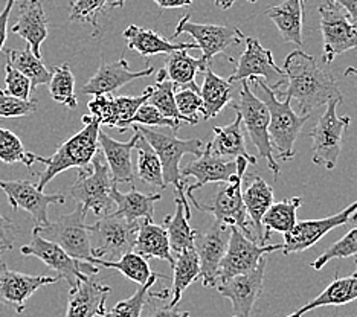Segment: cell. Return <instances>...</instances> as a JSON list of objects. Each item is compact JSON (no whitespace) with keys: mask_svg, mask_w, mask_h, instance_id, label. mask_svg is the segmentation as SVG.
Listing matches in <instances>:
<instances>
[{"mask_svg":"<svg viewBox=\"0 0 357 317\" xmlns=\"http://www.w3.org/2000/svg\"><path fill=\"white\" fill-rule=\"evenodd\" d=\"M59 281V276H31L15 272L5 263H0V305L22 314L26 310L29 297L38 288Z\"/></svg>","mask_w":357,"mask_h":317,"instance_id":"18","label":"cell"},{"mask_svg":"<svg viewBox=\"0 0 357 317\" xmlns=\"http://www.w3.org/2000/svg\"><path fill=\"white\" fill-rule=\"evenodd\" d=\"M38 107L37 98H31L29 101H22L8 95L0 88V118H23L36 113Z\"/></svg>","mask_w":357,"mask_h":317,"instance_id":"48","label":"cell"},{"mask_svg":"<svg viewBox=\"0 0 357 317\" xmlns=\"http://www.w3.org/2000/svg\"><path fill=\"white\" fill-rule=\"evenodd\" d=\"M248 83L255 96L259 98L269 110V136L272 146L278 153V159L290 160L295 156L298 136L301 134V130L310 115H299L291 107L290 100H280L277 96L275 91L281 86L282 79L273 86H269L261 78H250Z\"/></svg>","mask_w":357,"mask_h":317,"instance_id":"2","label":"cell"},{"mask_svg":"<svg viewBox=\"0 0 357 317\" xmlns=\"http://www.w3.org/2000/svg\"><path fill=\"white\" fill-rule=\"evenodd\" d=\"M301 197H291L278 203H273V205L267 209V212L261 219L266 242L269 241L272 232L287 235L295 229V226L298 223L296 212L298 209L301 208Z\"/></svg>","mask_w":357,"mask_h":317,"instance_id":"36","label":"cell"},{"mask_svg":"<svg viewBox=\"0 0 357 317\" xmlns=\"http://www.w3.org/2000/svg\"><path fill=\"white\" fill-rule=\"evenodd\" d=\"M135 125V124H133ZM145 141H147L153 150L156 151L162 165V176H164L165 186L173 185L177 192H185L186 182L181 174V160L186 154L200 157L205 151V144L200 139H178L176 132H165L164 128H151L135 125Z\"/></svg>","mask_w":357,"mask_h":317,"instance_id":"4","label":"cell"},{"mask_svg":"<svg viewBox=\"0 0 357 317\" xmlns=\"http://www.w3.org/2000/svg\"><path fill=\"white\" fill-rule=\"evenodd\" d=\"M182 34H190L196 40L197 49L202 51V64L205 69L213 66L214 56L223 54L231 46H238L246 36L238 28L226 26V24H205L192 23L191 14H186L177 23L174 37Z\"/></svg>","mask_w":357,"mask_h":317,"instance_id":"12","label":"cell"},{"mask_svg":"<svg viewBox=\"0 0 357 317\" xmlns=\"http://www.w3.org/2000/svg\"><path fill=\"white\" fill-rule=\"evenodd\" d=\"M20 254L38 258L40 261H43L47 267L59 273L56 276L60 279L68 281L70 288L77 287L79 281L89 278V276H95L100 272V267L74 259L55 242L43 240L36 232H32L31 241L20 247Z\"/></svg>","mask_w":357,"mask_h":317,"instance_id":"11","label":"cell"},{"mask_svg":"<svg viewBox=\"0 0 357 317\" xmlns=\"http://www.w3.org/2000/svg\"><path fill=\"white\" fill-rule=\"evenodd\" d=\"M5 92L8 95L17 98V100L22 101H29L32 92H34L29 78H26L19 70L11 68L10 64L5 66Z\"/></svg>","mask_w":357,"mask_h":317,"instance_id":"51","label":"cell"},{"mask_svg":"<svg viewBox=\"0 0 357 317\" xmlns=\"http://www.w3.org/2000/svg\"><path fill=\"white\" fill-rule=\"evenodd\" d=\"M158 279H160V275L153 273L145 286L137 288L132 297L118 302L110 311L105 313L104 317H141L144 307L150 299H167L169 296V290L151 291V287L158 282Z\"/></svg>","mask_w":357,"mask_h":317,"instance_id":"39","label":"cell"},{"mask_svg":"<svg viewBox=\"0 0 357 317\" xmlns=\"http://www.w3.org/2000/svg\"><path fill=\"white\" fill-rule=\"evenodd\" d=\"M356 275H357V258H356V272H354Z\"/></svg>","mask_w":357,"mask_h":317,"instance_id":"60","label":"cell"},{"mask_svg":"<svg viewBox=\"0 0 357 317\" xmlns=\"http://www.w3.org/2000/svg\"><path fill=\"white\" fill-rule=\"evenodd\" d=\"M162 199V194H144L132 188L128 192H121L116 185L112 188V200L116 210L113 214L127 219L130 223L141 222V218L153 222L154 205Z\"/></svg>","mask_w":357,"mask_h":317,"instance_id":"29","label":"cell"},{"mask_svg":"<svg viewBox=\"0 0 357 317\" xmlns=\"http://www.w3.org/2000/svg\"><path fill=\"white\" fill-rule=\"evenodd\" d=\"M284 77L286 91L281 86L275 91L278 98L295 101L298 104L299 115H310L312 110L321 105H327L330 101H344L342 92L339 91L333 73L318 66L316 59L296 49L284 61Z\"/></svg>","mask_w":357,"mask_h":317,"instance_id":"1","label":"cell"},{"mask_svg":"<svg viewBox=\"0 0 357 317\" xmlns=\"http://www.w3.org/2000/svg\"><path fill=\"white\" fill-rule=\"evenodd\" d=\"M182 178L185 180L186 177H194L196 183L186 185L185 195L186 199H194V191L204 188L208 183H226L231 178L238 174V165L237 159L235 160H226L222 157L214 156L211 153L209 146H205V151L200 157H196L188 165L181 168Z\"/></svg>","mask_w":357,"mask_h":317,"instance_id":"20","label":"cell"},{"mask_svg":"<svg viewBox=\"0 0 357 317\" xmlns=\"http://www.w3.org/2000/svg\"><path fill=\"white\" fill-rule=\"evenodd\" d=\"M124 38L127 40V47L130 51H136L142 56H153L159 54H172L182 49H197L196 43H174L165 37L159 36L158 32L145 29L136 24H130L124 31Z\"/></svg>","mask_w":357,"mask_h":317,"instance_id":"31","label":"cell"},{"mask_svg":"<svg viewBox=\"0 0 357 317\" xmlns=\"http://www.w3.org/2000/svg\"><path fill=\"white\" fill-rule=\"evenodd\" d=\"M149 317H190L188 311H178L176 308H156Z\"/></svg>","mask_w":357,"mask_h":317,"instance_id":"55","label":"cell"},{"mask_svg":"<svg viewBox=\"0 0 357 317\" xmlns=\"http://www.w3.org/2000/svg\"><path fill=\"white\" fill-rule=\"evenodd\" d=\"M0 190L5 192L14 212L23 209L34 218L36 226L42 227L50 223L47 209L52 205H64L66 197L61 192L45 194L28 180H0Z\"/></svg>","mask_w":357,"mask_h":317,"instance_id":"15","label":"cell"},{"mask_svg":"<svg viewBox=\"0 0 357 317\" xmlns=\"http://www.w3.org/2000/svg\"><path fill=\"white\" fill-rule=\"evenodd\" d=\"M150 88H151V92H150V98H149L147 104L153 105V107L159 110L165 118L177 121L178 124L183 125L185 122H183L182 116L178 115L177 107H176V100H174L176 88H174L172 81L156 79V83H154V86H151Z\"/></svg>","mask_w":357,"mask_h":317,"instance_id":"43","label":"cell"},{"mask_svg":"<svg viewBox=\"0 0 357 317\" xmlns=\"http://www.w3.org/2000/svg\"><path fill=\"white\" fill-rule=\"evenodd\" d=\"M231 105L237 111V115L241 116V124L245 125L250 141L258 150L259 157L267 162V167L273 171L275 178H278L280 165L273 157V146L269 136L271 116L266 104L255 96L248 81H243L238 101L231 102Z\"/></svg>","mask_w":357,"mask_h":317,"instance_id":"7","label":"cell"},{"mask_svg":"<svg viewBox=\"0 0 357 317\" xmlns=\"http://www.w3.org/2000/svg\"><path fill=\"white\" fill-rule=\"evenodd\" d=\"M331 2L337 3L342 10H345L348 19L357 24V0H331Z\"/></svg>","mask_w":357,"mask_h":317,"instance_id":"54","label":"cell"},{"mask_svg":"<svg viewBox=\"0 0 357 317\" xmlns=\"http://www.w3.org/2000/svg\"><path fill=\"white\" fill-rule=\"evenodd\" d=\"M151 88L147 87L141 96H115V111L116 124L115 128L119 133H124L127 128L132 127V121L141 105L149 101Z\"/></svg>","mask_w":357,"mask_h":317,"instance_id":"45","label":"cell"},{"mask_svg":"<svg viewBox=\"0 0 357 317\" xmlns=\"http://www.w3.org/2000/svg\"><path fill=\"white\" fill-rule=\"evenodd\" d=\"M353 300H357V275L353 273L347 278H339L336 273V278L330 286L324 290L319 296H316L310 302L298 308L295 313H291L286 317H303L308 311H313L316 308L321 307H330V305H345L350 304Z\"/></svg>","mask_w":357,"mask_h":317,"instance_id":"34","label":"cell"},{"mask_svg":"<svg viewBox=\"0 0 357 317\" xmlns=\"http://www.w3.org/2000/svg\"><path fill=\"white\" fill-rule=\"evenodd\" d=\"M0 160L8 165L23 164L31 168L36 162V154L26 151L19 136L14 134L11 130L0 127Z\"/></svg>","mask_w":357,"mask_h":317,"instance_id":"44","label":"cell"},{"mask_svg":"<svg viewBox=\"0 0 357 317\" xmlns=\"http://www.w3.org/2000/svg\"><path fill=\"white\" fill-rule=\"evenodd\" d=\"M15 0H6L3 10L0 13V52L5 49V43L8 38V23H10V15Z\"/></svg>","mask_w":357,"mask_h":317,"instance_id":"53","label":"cell"},{"mask_svg":"<svg viewBox=\"0 0 357 317\" xmlns=\"http://www.w3.org/2000/svg\"><path fill=\"white\" fill-rule=\"evenodd\" d=\"M6 64L11 68L23 73L26 78H29L32 88H36L42 84H47L51 79V72L46 69L42 59L32 54L29 46L25 49H3Z\"/></svg>","mask_w":357,"mask_h":317,"instance_id":"38","label":"cell"},{"mask_svg":"<svg viewBox=\"0 0 357 317\" xmlns=\"http://www.w3.org/2000/svg\"><path fill=\"white\" fill-rule=\"evenodd\" d=\"M249 185L243 191V203H245L246 214L249 215L250 224L254 226V235L259 246H266L264 229L261 226V219L273 205V188L264 178L250 176Z\"/></svg>","mask_w":357,"mask_h":317,"instance_id":"26","label":"cell"},{"mask_svg":"<svg viewBox=\"0 0 357 317\" xmlns=\"http://www.w3.org/2000/svg\"><path fill=\"white\" fill-rule=\"evenodd\" d=\"M87 210L77 205L74 212L60 215L56 222L47 223L46 226H36L32 232L38 233L43 240L55 242L60 246L69 256L78 261L92 264L93 255L91 247V235L86 224Z\"/></svg>","mask_w":357,"mask_h":317,"instance_id":"8","label":"cell"},{"mask_svg":"<svg viewBox=\"0 0 357 317\" xmlns=\"http://www.w3.org/2000/svg\"><path fill=\"white\" fill-rule=\"evenodd\" d=\"M357 210V200L347 206L340 212L321 218V219H307V222L296 223L295 229L290 233L284 235L282 242V254L291 255V254H301V252L313 247L321 238L326 237L328 232H331L336 227H340L351 222L353 215Z\"/></svg>","mask_w":357,"mask_h":317,"instance_id":"17","label":"cell"},{"mask_svg":"<svg viewBox=\"0 0 357 317\" xmlns=\"http://www.w3.org/2000/svg\"><path fill=\"white\" fill-rule=\"evenodd\" d=\"M133 137L127 142H119L116 139H113V137L102 132V130H100L98 133V145L102 151L105 164L109 167L112 180L115 185L133 183L135 171L132 162V151L135 150L137 136H139V132H137L136 128H133Z\"/></svg>","mask_w":357,"mask_h":317,"instance_id":"25","label":"cell"},{"mask_svg":"<svg viewBox=\"0 0 357 317\" xmlns=\"http://www.w3.org/2000/svg\"><path fill=\"white\" fill-rule=\"evenodd\" d=\"M112 288L92 279V276L79 281L77 287L70 288L66 317H104L105 300Z\"/></svg>","mask_w":357,"mask_h":317,"instance_id":"23","label":"cell"},{"mask_svg":"<svg viewBox=\"0 0 357 317\" xmlns=\"http://www.w3.org/2000/svg\"><path fill=\"white\" fill-rule=\"evenodd\" d=\"M339 101H330L318 124L312 130L313 139V164L333 171L342 151L344 134L350 125V116H337L336 107Z\"/></svg>","mask_w":357,"mask_h":317,"instance_id":"10","label":"cell"},{"mask_svg":"<svg viewBox=\"0 0 357 317\" xmlns=\"http://www.w3.org/2000/svg\"><path fill=\"white\" fill-rule=\"evenodd\" d=\"M178 197L174 200L176 212L174 215H168L164 219V226L167 227L169 247L173 254H182L185 250L194 249V238L196 232L190 226L188 219L191 218V209L186 201L185 192H177Z\"/></svg>","mask_w":357,"mask_h":317,"instance_id":"33","label":"cell"},{"mask_svg":"<svg viewBox=\"0 0 357 317\" xmlns=\"http://www.w3.org/2000/svg\"><path fill=\"white\" fill-rule=\"evenodd\" d=\"M47 86H50V93L55 102L66 105L68 109L72 110L77 109L78 101L75 96V77L68 63L52 68L51 79Z\"/></svg>","mask_w":357,"mask_h":317,"instance_id":"42","label":"cell"},{"mask_svg":"<svg viewBox=\"0 0 357 317\" xmlns=\"http://www.w3.org/2000/svg\"><path fill=\"white\" fill-rule=\"evenodd\" d=\"M211 153L226 160L243 157L249 165H257V157L246 150L245 134L241 130V116L237 115L234 122L225 127H214V139L208 144Z\"/></svg>","mask_w":357,"mask_h":317,"instance_id":"30","label":"cell"},{"mask_svg":"<svg viewBox=\"0 0 357 317\" xmlns=\"http://www.w3.org/2000/svg\"><path fill=\"white\" fill-rule=\"evenodd\" d=\"M135 254L147 258H158L162 261L169 263L173 267L174 256L172 247H169L168 232L164 224H154V222L141 219L139 231L135 242Z\"/></svg>","mask_w":357,"mask_h":317,"instance_id":"32","label":"cell"},{"mask_svg":"<svg viewBox=\"0 0 357 317\" xmlns=\"http://www.w3.org/2000/svg\"><path fill=\"white\" fill-rule=\"evenodd\" d=\"M199 70H206L200 59H194L186 49L168 54L165 68H162L156 79L172 81L174 88H191L200 93V88L196 84V75Z\"/></svg>","mask_w":357,"mask_h":317,"instance_id":"28","label":"cell"},{"mask_svg":"<svg viewBox=\"0 0 357 317\" xmlns=\"http://www.w3.org/2000/svg\"><path fill=\"white\" fill-rule=\"evenodd\" d=\"M174 100L178 115L182 116L185 124H199L197 111H202L200 93L191 91V88H181V91H177L174 93Z\"/></svg>","mask_w":357,"mask_h":317,"instance_id":"47","label":"cell"},{"mask_svg":"<svg viewBox=\"0 0 357 317\" xmlns=\"http://www.w3.org/2000/svg\"><path fill=\"white\" fill-rule=\"evenodd\" d=\"M234 317H235V316H234Z\"/></svg>","mask_w":357,"mask_h":317,"instance_id":"61","label":"cell"},{"mask_svg":"<svg viewBox=\"0 0 357 317\" xmlns=\"http://www.w3.org/2000/svg\"><path fill=\"white\" fill-rule=\"evenodd\" d=\"M344 75L345 77H357V68H347Z\"/></svg>","mask_w":357,"mask_h":317,"instance_id":"58","label":"cell"},{"mask_svg":"<svg viewBox=\"0 0 357 317\" xmlns=\"http://www.w3.org/2000/svg\"><path fill=\"white\" fill-rule=\"evenodd\" d=\"M237 165L238 174L229 182L220 185L209 205H204L196 197L191 199V203L202 212L213 215L217 223L238 227L249 240L257 242L254 231L248 223L246 208L243 203V178H245L249 162L243 157H237Z\"/></svg>","mask_w":357,"mask_h":317,"instance_id":"5","label":"cell"},{"mask_svg":"<svg viewBox=\"0 0 357 317\" xmlns=\"http://www.w3.org/2000/svg\"><path fill=\"white\" fill-rule=\"evenodd\" d=\"M92 264L96 267L115 268V270H118L119 273H123L126 278L136 282L139 287L145 286L153 275L147 259L135 254V252H130V254L121 256L118 261H104V259L93 258Z\"/></svg>","mask_w":357,"mask_h":317,"instance_id":"41","label":"cell"},{"mask_svg":"<svg viewBox=\"0 0 357 317\" xmlns=\"http://www.w3.org/2000/svg\"><path fill=\"white\" fill-rule=\"evenodd\" d=\"M245 40L246 49L238 61L235 63L232 59H229V61L235 63V69L228 79L231 84L237 83V81H248L250 78H264L267 81H272L273 75H284L282 69L273 61V54L271 49H266L254 37H246Z\"/></svg>","mask_w":357,"mask_h":317,"instance_id":"21","label":"cell"},{"mask_svg":"<svg viewBox=\"0 0 357 317\" xmlns=\"http://www.w3.org/2000/svg\"><path fill=\"white\" fill-rule=\"evenodd\" d=\"M154 73L153 66H147L144 70L133 72L130 70L128 63L121 56L118 61L113 63H101L100 69L95 75L87 81L81 88V93L84 95H110L123 86L132 83L135 79H141L145 77H151Z\"/></svg>","mask_w":357,"mask_h":317,"instance_id":"22","label":"cell"},{"mask_svg":"<svg viewBox=\"0 0 357 317\" xmlns=\"http://www.w3.org/2000/svg\"><path fill=\"white\" fill-rule=\"evenodd\" d=\"M162 10H174V8H183L192 5V0H154Z\"/></svg>","mask_w":357,"mask_h":317,"instance_id":"56","label":"cell"},{"mask_svg":"<svg viewBox=\"0 0 357 317\" xmlns=\"http://www.w3.org/2000/svg\"><path fill=\"white\" fill-rule=\"evenodd\" d=\"M113 180L102 154L98 151L89 169H79L75 183L70 186L72 199L95 217H105L113 212L115 203L112 200Z\"/></svg>","mask_w":357,"mask_h":317,"instance_id":"6","label":"cell"},{"mask_svg":"<svg viewBox=\"0 0 357 317\" xmlns=\"http://www.w3.org/2000/svg\"><path fill=\"white\" fill-rule=\"evenodd\" d=\"M231 238V226L214 222L206 232H196L194 250L199 256L200 278L205 287H215L218 268L228 250Z\"/></svg>","mask_w":357,"mask_h":317,"instance_id":"16","label":"cell"},{"mask_svg":"<svg viewBox=\"0 0 357 317\" xmlns=\"http://www.w3.org/2000/svg\"><path fill=\"white\" fill-rule=\"evenodd\" d=\"M278 250H282V242L259 246L255 241L249 240L238 227L231 226L228 250H226L220 268H218L217 284L234 278V276L250 273L255 270V267L264 256Z\"/></svg>","mask_w":357,"mask_h":317,"instance_id":"13","label":"cell"},{"mask_svg":"<svg viewBox=\"0 0 357 317\" xmlns=\"http://www.w3.org/2000/svg\"><path fill=\"white\" fill-rule=\"evenodd\" d=\"M15 232H17V227L14 226L10 218H6L0 212V256H2L5 252L13 250Z\"/></svg>","mask_w":357,"mask_h":317,"instance_id":"52","label":"cell"},{"mask_svg":"<svg viewBox=\"0 0 357 317\" xmlns=\"http://www.w3.org/2000/svg\"><path fill=\"white\" fill-rule=\"evenodd\" d=\"M132 127L136 128L135 125ZM135 150L137 151V177L145 183L165 190L167 186L164 183V176H162L160 160L156 151L153 150V146L145 141V137L141 133L137 136Z\"/></svg>","mask_w":357,"mask_h":317,"instance_id":"40","label":"cell"},{"mask_svg":"<svg viewBox=\"0 0 357 317\" xmlns=\"http://www.w3.org/2000/svg\"><path fill=\"white\" fill-rule=\"evenodd\" d=\"M351 222H356V223H357V210H356V214L353 215V218H351Z\"/></svg>","mask_w":357,"mask_h":317,"instance_id":"59","label":"cell"},{"mask_svg":"<svg viewBox=\"0 0 357 317\" xmlns=\"http://www.w3.org/2000/svg\"><path fill=\"white\" fill-rule=\"evenodd\" d=\"M350 256H357V226L324 252L316 261L312 263V267L314 270H321L331 259H342Z\"/></svg>","mask_w":357,"mask_h":317,"instance_id":"46","label":"cell"},{"mask_svg":"<svg viewBox=\"0 0 357 317\" xmlns=\"http://www.w3.org/2000/svg\"><path fill=\"white\" fill-rule=\"evenodd\" d=\"M267 258L264 256L255 270L246 275H238L226 281L218 282L215 288L226 299L231 300L235 317H250L254 305L263 291L264 272Z\"/></svg>","mask_w":357,"mask_h":317,"instance_id":"19","label":"cell"},{"mask_svg":"<svg viewBox=\"0 0 357 317\" xmlns=\"http://www.w3.org/2000/svg\"><path fill=\"white\" fill-rule=\"evenodd\" d=\"M318 13L324 40L322 59L326 64H331L337 55L350 49H357V24L348 19L342 8L327 0L318 6Z\"/></svg>","mask_w":357,"mask_h":317,"instance_id":"14","label":"cell"},{"mask_svg":"<svg viewBox=\"0 0 357 317\" xmlns=\"http://www.w3.org/2000/svg\"><path fill=\"white\" fill-rule=\"evenodd\" d=\"M81 121L84 122V128L63 142L51 157H42L36 154V162L45 165V171L38 173V182L36 183L38 191L43 192L46 185L55 176L64 173L69 168H91L93 157L100 151L98 133L101 125L91 115H84Z\"/></svg>","mask_w":357,"mask_h":317,"instance_id":"3","label":"cell"},{"mask_svg":"<svg viewBox=\"0 0 357 317\" xmlns=\"http://www.w3.org/2000/svg\"><path fill=\"white\" fill-rule=\"evenodd\" d=\"M173 272L174 276L172 290H169V296H172V300L168 304L169 308H176L177 304L181 302L183 291L197 278H200V264L196 250L190 249L182 252V254H177L174 258Z\"/></svg>","mask_w":357,"mask_h":317,"instance_id":"37","label":"cell"},{"mask_svg":"<svg viewBox=\"0 0 357 317\" xmlns=\"http://www.w3.org/2000/svg\"><path fill=\"white\" fill-rule=\"evenodd\" d=\"M19 19L13 24L11 32L26 40L29 49L37 59H42V43L47 37V17L40 0H22L19 3Z\"/></svg>","mask_w":357,"mask_h":317,"instance_id":"24","label":"cell"},{"mask_svg":"<svg viewBox=\"0 0 357 317\" xmlns=\"http://www.w3.org/2000/svg\"><path fill=\"white\" fill-rule=\"evenodd\" d=\"M109 0H75L70 8V20H79L98 26V15L109 10Z\"/></svg>","mask_w":357,"mask_h":317,"instance_id":"49","label":"cell"},{"mask_svg":"<svg viewBox=\"0 0 357 317\" xmlns=\"http://www.w3.org/2000/svg\"><path fill=\"white\" fill-rule=\"evenodd\" d=\"M237 2V0H214V3H215V6H218L220 8V10H229V8ZM246 2H250V3H255L257 0H246Z\"/></svg>","mask_w":357,"mask_h":317,"instance_id":"57","label":"cell"},{"mask_svg":"<svg viewBox=\"0 0 357 317\" xmlns=\"http://www.w3.org/2000/svg\"><path fill=\"white\" fill-rule=\"evenodd\" d=\"M305 3L307 0H284L277 6L266 8V15L277 24L284 42L294 43L298 47L303 46Z\"/></svg>","mask_w":357,"mask_h":317,"instance_id":"27","label":"cell"},{"mask_svg":"<svg viewBox=\"0 0 357 317\" xmlns=\"http://www.w3.org/2000/svg\"><path fill=\"white\" fill-rule=\"evenodd\" d=\"M200 98H202V115L204 119L208 121L215 118L226 105L232 102V84L228 79L218 77L213 70V66H209L205 70L204 84L200 87Z\"/></svg>","mask_w":357,"mask_h":317,"instance_id":"35","label":"cell"},{"mask_svg":"<svg viewBox=\"0 0 357 317\" xmlns=\"http://www.w3.org/2000/svg\"><path fill=\"white\" fill-rule=\"evenodd\" d=\"M142 125V127H160V128H169L173 132H177L181 128L182 124H178L177 121L168 119L159 110H156L153 105L145 102L144 105H141V109L137 110V113L135 115L132 125Z\"/></svg>","mask_w":357,"mask_h":317,"instance_id":"50","label":"cell"},{"mask_svg":"<svg viewBox=\"0 0 357 317\" xmlns=\"http://www.w3.org/2000/svg\"><path fill=\"white\" fill-rule=\"evenodd\" d=\"M91 235V247L93 258L104 261H115L135 249L139 231V222L130 223L115 214L101 217L93 224H87Z\"/></svg>","mask_w":357,"mask_h":317,"instance_id":"9","label":"cell"}]
</instances>
